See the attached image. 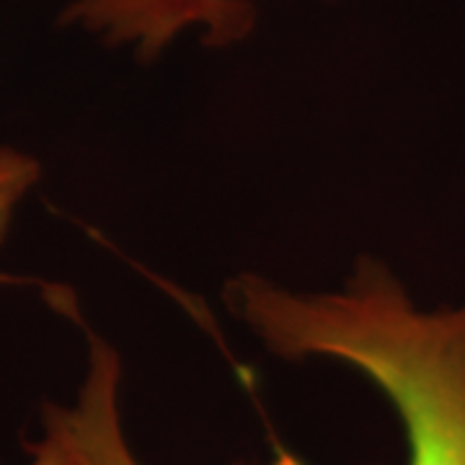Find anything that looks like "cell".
Returning <instances> with one entry per match:
<instances>
[{
    "label": "cell",
    "mask_w": 465,
    "mask_h": 465,
    "mask_svg": "<svg viewBox=\"0 0 465 465\" xmlns=\"http://www.w3.org/2000/svg\"><path fill=\"white\" fill-rule=\"evenodd\" d=\"M88 372L70 406L45 409V432L52 434L73 465H143L124 437L119 411L122 362L116 349L88 331ZM272 465H305L295 455L280 452Z\"/></svg>",
    "instance_id": "obj_3"
},
{
    "label": "cell",
    "mask_w": 465,
    "mask_h": 465,
    "mask_svg": "<svg viewBox=\"0 0 465 465\" xmlns=\"http://www.w3.org/2000/svg\"><path fill=\"white\" fill-rule=\"evenodd\" d=\"M228 302L274 354L333 357L375 382L401 419L406 465H465V302L419 308L372 259L344 292L295 295L243 274Z\"/></svg>",
    "instance_id": "obj_1"
},
{
    "label": "cell",
    "mask_w": 465,
    "mask_h": 465,
    "mask_svg": "<svg viewBox=\"0 0 465 465\" xmlns=\"http://www.w3.org/2000/svg\"><path fill=\"white\" fill-rule=\"evenodd\" d=\"M39 179V163L14 148H0V243L11 228L14 213Z\"/></svg>",
    "instance_id": "obj_4"
},
{
    "label": "cell",
    "mask_w": 465,
    "mask_h": 465,
    "mask_svg": "<svg viewBox=\"0 0 465 465\" xmlns=\"http://www.w3.org/2000/svg\"><path fill=\"white\" fill-rule=\"evenodd\" d=\"M253 18L249 0H70L65 8L67 24L140 60H155L186 32L225 47L249 36Z\"/></svg>",
    "instance_id": "obj_2"
},
{
    "label": "cell",
    "mask_w": 465,
    "mask_h": 465,
    "mask_svg": "<svg viewBox=\"0 0 465 465\" xmlns=\"http://www.w3.org/2000/svg\"><path fill=\"white\" fill-rule=\"evenodd\" d=\"M29 465H73V460H70L65 448L52 434L45 432V437L32 445V460H29Z\"/></svg>",
    "instance_id": "obj_5"
}]
</instances>
